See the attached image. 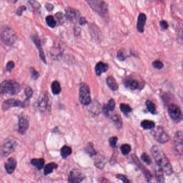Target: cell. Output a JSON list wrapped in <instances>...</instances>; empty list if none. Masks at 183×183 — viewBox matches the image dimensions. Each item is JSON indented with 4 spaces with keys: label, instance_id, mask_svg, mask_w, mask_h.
I'll return each mask as SVG.
<instances>
[{
    "label": "cell",
    "instance_id": "obj_34",
    "mask_svg": "<svg viewBox=\"0 0 183 183\" xmlns=\"http://www.w3.org/2000/svg\"><path fill=\"white\" fill-rule=\"evenodd\" d=\"M85 150L86 152L88 154H89L91 156H94L97 154L96 151L94 150V148L93 144L92 143H91V142H89L88 144L87 147L85 148Z\"/></svg>",
    "mask_w": 183,
    "mask_h": 183
},
{
    "label": "cell",
    "instance_id": "obj_35",
    "mask_svg": "<svg viewBox=\"0 0 183 183\" xmlns=\"http://www.w3.org/2000/svg\"><path fill=\"white\" fill-rule=\"evenodd\" d=\"M95 165L97 168L103 169L105 165V159L103 156H98L95 160Z\"/></svg>",
    "mask_w": 183,
    "mask_h": 183
},
{
    "label": "cell",
    "instance_id": "obj_26",
    "mask_svg": "<svg viewBox=\"0 0 183 183\" xmlns=\"http://www.w3.org/2000/svg\"><path fill=\"white\" fill-rule=\"evenodd\" d=\"M141 126L145 130H152L155 126L154 121L149 120H144L141 123Z\"/></svg>",
    "mask_w": 183,
    "mask_h": 183
},
{
    "label": "cell",
    "instance_id": "obj_45",
    "mask_svg": "<svg viewBox=\"0 0 183 183\" xmlns=\"http://www.w3.org/2000/svg\"><path fill=\"white\" fill-rule=\"evenodd\" d=\"M117 141H118V138L116 136H112L111 138H109V145L112 147H115Z\"/></svg>",
    "mask_w": 183,
    "mask_h": 183
},
{
    "label": "cell",
    "instance_id": "obj_46",
    "mask_svg": "<svg viewBox=\"0 0 183 183\" xmlns=\"http://www.w3.org/2000/svg\"><path fill=\"white\" fill-rule=\"evenodd\" d=\"M15 67V64L13 61H9L8 62V64H7L6 66V69L8 72H12V70L13 69V68Z\"/></svg>",
    "mask_w": 183,
    "mask_h": 183
},
{
    "label": "cell",
    "instance_id": "obj_49",
    "mask_svg": "<svg viewBox=\"0 0 183 183\" xmlns=\"http://www.w3.org/2000/svg\"><path fill=\"white\" fill-rule=\"evenodd\" d=\"M45 7L46 8V9H47V10H48V11H49V12H51L52 10H53V8H54L53 4L49 3H46Z\"/></svg>",
    "mask_w": 183,
    "mask_h": 183
},
{
    "label": "cell",
    "instance_id": "obj_41",
    "mask_svg": "<svg viewBox=\"0 0 183 183\" xmlns=\"http://www.w3.org/2000/svg\"><path fill=\"white\" fill-rule=\"evenodd\" d=\"M24 93L25 96L27 97V99H29L32 96L33 90L30 87H27L25 89Z\"/></svg>",
    "mask_w": 183,
    "mask_h": 183
},
{
    "label": "cell",
    "instance_id": "obj_24",
    "mask_svg": "<svg viewBox=\"0 0 183 183\" xmlns=\"http://www.w3.org/2000/svg\"><path fill=\"white\" fill-rule=\"evenodd\" d=\"M58 168V165L55 163H49L47 165H46L44 168V175H48L52 173L53 170Z\"/></svg>",
    "mask_w": 183,
    "mask_h": 183
},
{
    "label": "cell",
    "instance_id": "obj_13",
    "mask_svg": "<svg viewBox=\"0 0 183 183\" xmlns=\"http://www.w3.org/2000/svg\"><path fill=\"white\" fill-rule=\"evenodd\" d=\"M174 142L176 151L181 154L183 151V133L181 131H178L175 133Z\"/></svg>",
    "mask_w": 183,
    "mask_h": 183
},
{
    "label": "cell",
    "instance_id": "obj_23",
    "mask_svg": "<svg viewBox=\"0 0 183 183\" xmlns=\"http://www.w3.org/2000/svg\"><path fill=\"white\" fill-rule=\"evenodd\" d=\"M31 164L35 166L38 170H41L43 169L45 165V160L43 158L33 159L31 160Z\"/></svg>",
    "mask_w": 183,
    "mask_h": 183
},
{
    "label": "cell",
    "instance_id": "obj_28",
    "mask_svg": "<svg viewBox=\"0 0 183 183\" xmlns=\"http://www.w3.org/2000/svg\"><path fill=\"white\" fill-rule=\"evenodd\" d=\"M112 120L113 121L114 125L118 129H121L123 126V121L120 115L114 114L112 117Z\"/></svg>",
    "mask_w": 183,
    "mask_h": 183
},
{
    "label": "cell",
    "instance_id": "obj_43",
    "mask_svg": "<svg viewBox=\"0 0 183 183\" xmlns=\"http://www.w3.org/2000/svg\"><path fill=\"white\" fill-rule=\"evenodd\" d=\"M116 177H117V178L121 180L124 183H130V181H129V179L127 178L126 175L118 174L117 175H116Z\"/></svg>",
    "mask_w": 183,
    "mask_h": 183
},
{
    "label": "cell",
    "instance_id": "obj_3",
    "mask_svg": "<svg viewBox=\"0 0 183 183\" xmlns=\"http://www.w3.org/2000/svg\"><path fill=\"white\" fill-rule=\"evenodd\" d=\"M21 85L13 80L4 81L0 84V93L2 94L15 95L21 91Z\"/></svg>",
    "mask_w": 183,
    "mask_h": 183
},
{
    "label": "cell",
    "instance_id": "obj_51",
    "mask_svg": "<svg viewBox=\"0 0 183 183\" xmlns=\"http://www.w3.org/2000/svg\"><path fill=\"white\" fill-rule=\"evenodd\" d=\"M102 183H109V181H108L107 179H104L103 180Z\"/></svg>",
    "mask_w": 183,
    "mask_h": 183
},
{
    "label": "cell",
    "instance_id": "obj_8",
    "mask_svg": "<svg viewBox=\"0 0 183 183\" xmlns=\"http://www.w3.org/2000/svg\"><path fill=\"white\" fill-rule=\"evenodd\" d=\"M29 99H27L23 102L15 99H9L3 102L2 104V109L4 111H6L13 107L25 108L29 105Z\"/></svg>",
    "mask_w": 183,
    "mask_h": 183
},
{
    "label": "cell",
    "instance_id": "obj_5",
    "mask_svg": "<svg viewBox=\"0 0 183 183\" xmlns=\"http://www.w3.org/2000/svg\"><path fill=\"white\" fill-rule=\"evenodd\" d=\"M17 142L15 140L8 138L0 145V157H6L13 153L17 147Z\"/></svg>",
    "mask_w": 183,
    "mask_h": 183
},
{
    "label": "cell",
    "instance_id": "obj_1",
    "mask_svg": "<svg viewBox=\"0 0 183 183\" xmlns=\"http://www.w3.org/2000/svg\"><path fill=\"white\" fill-rule=\"evenodd\" d=\"M151 153L156 165L162 169L166 175H171L173 173L172 166L160 147L159 145H154L151 148Z\"/></svg>",
    "mask_w": 183,
    "mask_h": 183
},
{
    "label": "cell",
    "instance_id": "obj_25",
    "mask_svg": "<svg viewBox=\"0 0 183 183\" xmlns=\"http://www.w3.org/2000/svg\"><path fill=\"white\" fill-rule=\"evenodd\" d=\"M130 57L127 50L125 48H121L118 51L117 58L120 61H125L128 57Z\"/></svg>",
    "mask_w": 183,
    "mask_h": 183
},
{
    "label": "cell",
    "instance_id": "obj_20",
    "mask_svg": "<svg viewBox=\"0 0 183 183\" xmlns=\"http://www.w3.org/2000/svg\"><path fill=\"white\" fill-rule=\"evenodd\" d=\"M106 83L109 89L113 91H116L119 89V84L112 76H108L106 79Z\"/></svg>",
    "mask_w": 183,
    "mask_h": 183
},
{
    "label": "cell",
    "instance_id": "obj_47",
    "mask_svg": "<svg viewBox=\"0 0 183 183\" xmlns=\"http://www.w3.org/2000/svg\"><path fill=\"white\" fill-rule=\"evenodd\" d=\"M27 10V8H26L25 6H21V7H19V8H18L17 12H16V13L18 16H21L22 14L23 13V12L25 10Z\"/></svg>",
    "mask_w": 183,
    "mask_h": 183
},
{
    "label": "cell",
    "instance_id": "obj_38",
    "mask_svg": "<svg viewBox=\"0 0 183 183\" xmlns=\"http://www.w3.org/2000/svg\"><path fill=\"white\" fill-rule=\"evenodd\" d=\"M152 65L154 68H156L157 69H162L164 67V64L161 61L159 60H156L154 61L153 63H152Z\"/></svg>",
    "mask_w": 183,
    "mask_h": 183
},
{
    "label": "cell",
    "instance_id": "obj_6",
    "mask_svg": "<svg viewBox=\"0 0 183 183\" xmlns=\"http://www.w3.org/2000/svg\"><path fill=\"white\" fill-rule=\"evenodd\" d=\"M79 100L83 105H89L91 103L90 90L88 84L82 83L79 89Z\"/></svg>",
    "mask_w": 183,
    "mask_h": 183
},
{
    "label": "cell",
    "instance_id": "obj_21",
    "mask_svg": "<svg viewBox=\"0 0 183 183\" xmlns=\"http://www.w3.org/2000/svg\"><path fill=\"white\" fill-rule=\"evenodd\" d=\"M125 87L130 89V90L134 91L139 89V83L136 79H127L124 82Z\"/></svg>",
    "mask_w": 183,
    "mask_h": 183
},
{
    "label": "cell",
    "instance_id": "obj_10",
    "mask_svg": "<svg viewBox=\"0 0 183 183\" xmlns=\"http://www.w3.org/2000/svg\"><path fill=\"white\" fill-rule=\"evenodd\" d=\"M168 112L169 115L173 120L179 121L181 120L182 117L181 110L177 105L170 104L168 106Z\"/></svg>",
    "mask_w": 183,
    "mask_h": 183
},
{
    "label": "cell",
    "instance_id": "obj_29",
    "mask_svg": "<svg viewBox=\"0 0 183 183\" xmlns=\"http://www.w3.org/2000/svg\"><path fill=\"white\" fill-rule=\"evenodd\" d=\"M145 105L147 108L148 110L149 111L150 113H152L153 114H156V105L154 104V102H152L150 99H148L145 102Z\"/></svg>",
    "mask_w": 183,
    "mask_h": 183
},
{
    "label": "cell",
    "instance_id": "obj_7",
    "mask_svg": "<svg viewBox=\"0 0 183 183\" xmlns=\"http://www.w3.org/2000/svg\"><path fill=\"white\" fill-rule=\"evenodd\" d=\"M151 133L156 141L160 144H165L170 140V136L164 131L162 127H155L152 129Z\"/></svg>",
    "mask_w": 183,
    "mask_h": 183
},
{
    "label": "cell",
    "instance_id": "obj_36",
    "mask_svg": "<svg viewBox=\"0 0 183 183\" xmlns=\"http://www.w3.org/2000/svg\"><path fill=\"white\" fill-rule=\"evenodd\" d=\"M120 150L123 155H126L131 151V147L130 145L124 144L121 146Z\"/></svg>",
    "mask_w": 183,
    "mask_h": 183
},
{
    "label": "cell",
    "instance_id": "obj_32",
    "mask_svg": "<svg viewBox=\"0 0 183 183\" xmlns=\"http://www.w3.org/2000/svg\"><path fill=\"white\" fill-rule=\"evenodd\" d=\"M46 21L47 24L51 28H54L57 25V21L52 16H47L46 18Z\"/></svg>",
    "mask_w": 183,
    "mask_h": 183
},
{
    "label": "cell",
    "instance_id": "obj_31",
    "mask_svg": "<svg viewBox=\"0 0 183 183\" xmlns=\"http://www.w3.org/2000/svg\"><path fill=\"white\" fill-rule=\"evenodd\" d=\"M120 109L125 115H127L129 113L132 111V108L129 104L121 103L120 104Z\"/></svg>",
    "mask_w": 183,
    "mask_h": 183
},
{
    "label": "cell",
    "instance_id": "obj_44",
    "mask_svg": "<svg viewBox=\"0 0 183 183\" xmlns=\"http://www.w3.org/2000/svg\"><path fill=\"white\" fill-rule=\"evenodd\" d=\"M28 2L30 3V4L32 6V8H33L34 10H39L40 8V4L37 1H28Z\"/></svg>",
    "mask_w": 183,
    "mask_h": 183
},
{
    "label": "cell",
    "instance_id": "obj_16",
    "mask_svg": "<svg viewBox=\"0 0 183 183\" xmlns=\"http://www.w3.org/2000/svg\"><path fill=\"white\" fill-rule=\"evenodd\" d=\"M17 161L13 157H10L4 163V168L8 174H12L17 167Z\"/></svg>",
    "mask_w": 183,
    "mask_h": 183
},
{
    "label": "cell",
    "instance_id": "obj_15",
    "mask_svg": "<svg viewBox=\"0 0 183 183\" xmlns=\"http://www.w3.org/2000/svg\"><path fill=\"white\" fill-rule=\"evenodd\" d=\"M79 16V13L78 10L74 8L68 7L66 10V17L73 23H75L77 21Z\"/></svg>",
    "mask_w": 183,
    "mask_h": 183
},
{
    "label": "cell",
    "instance_id": "obj_9",
    "mask_svg": "<svg viewBox=\"0 0 183 183\" xmlns=\"http://www.w3.org/2000/svg\"><path fill=\"white\" fill-rule=\"evenodd\" d=\"M38 109L41 112L48 111L51 109V104L49 103L48 94L44 92L40 94L38 100Z\"/></svg>",
    "mask_w": 183,
    "mask_h": 183
},
{
    "label": "cell",
    "instance_id": "obj_50",
    "mask_svg": "<svg viewBox=\"0 0 183 183\" xmlns=\"http://www.w3.org/2000/svg\"><path fill=\"white\" fill-rule=\"evenodd\" d=\"M80 31H81V30H80V28H76L75 30H74V32H75V35H78V32H79V33H80Z\"/></svg>",
    "mask_w": 183,
    "mask_h": 183
},
{
    "label": "cell",
    "instance_id": "obj_33",
    "mask_svg": "<svg viewBox=\"0 0 183 183\" xmlns=\"http://www.w3.org/2000/svg\"><path fill=\"white\" fill-rule=\"evenodd\" d=\"M100 104H99V103H94V104H92L89 111L94 114H98V113L100 112Z\"/></svg>",
    "mask_w": 183,
    "mask_h": 183
},
{
    "label": "cell",
    "instance_id": "obj_18",
    "mask_svg": "<svg viewBox=\"0 0 183 183\" xmlns=\"http://www.w3.org/2000/svg\"><path fill=\"white\" fill-rule=\"evenodd\" d=\"M115 106V101L113 99H110L108 104H104L102 108V111L105 117H108L109 116V112H113L114 111Z\"/></svg>",
    "mask_w": 183,
    "mask_h": 183
},
{
    "label": "cell",
    "instance_id": "obj_48",
    "mask_svg": "<svg viewBox=\"0 0 183 183\" xmlns=\"http://www.w3.org/2000/svg\"><path fill=\"white\" fill-rule=\"evenodd\" d=\"M88 23V21H87L86 18L84 17H81L79 18V24L81 25H84Z\"/></svg>",
    "mask_w": 183,
    "mask_h": 183
},
{
    "label": "cell",
    "instance_id": "obj_2",
    "mask_svg": "<svg viewBox=\"0 0 183 183\" xmlns=\"http://www.w3.org/2000/svg\"><path fill=\"white\" fill-rule=\"evenodd\" d=\"M87 2L92 9L103 19L106 20L109 18V9L106 2L100 0H89Z\"/></svg>",
    "mask_w": 183,
    "mask_h": 183
},
{
    "label": "cell",
    "instance_id": "obj_42",
    "mask_svg": "<svg viewBox=\"0 0 183 183\" xmlns=\"http://www.w3.org/2000/svg\"><path fill=\"white\" fill-rule=\"evenodd\" d=\"M160 25L161 30L162 31L166 30L169 27V25L167 22V21H165V20L160 21Z\"/></svg>",
    "mask_w": 183,
    "mask_h": 183
},
{
    "label": "cell",
    "instance_id": "obj_19",
    "mask_svg": "<svg viewBox=\"0 0 183 183\" xmlns=\"http://www.w3.org/2000/svg\"><path fill=\"white\" fill-rule=\"evenodd\" d=\"M109 65L107 64L99 61L97 63L95 66V73L97 76H100L103 73L107 72L109 69Z\"/></svg>",
    "mask_w": 183,
    "mask_h": 183
},
{
    "label": "cell",
    "instance_id": "obj_11",
    "mask_svg": "<svg viewBox=\"0 0 183 183\" xmlns=\"http://www.w3.org/2000/svg\"><path fill=\"white\" fill-rule=\"evenodd\" d=\"M85 176L78 169H73L68 176V183H81L84 179Z\"/></svg>",
    "mask_w": 183,
    "mask_h": 183
},
{
    "label": "cell",
    "instance_id": "obj_30",
    "mask_svg": "<svg viewBox=\"0 0 183 183\" xmlns=\"http://www.w3.org/2000/svg\"><path fill=\"white\" fill-rule=\"evenodd\" d=\"M72 153L71 148L67 145H64L61 149V155L63 157V159H66L67 157L71 155Z\"/></svg>",
    "mask_w": 183,
    "mask_h": 183
},
{
    "label": "cell",
    "instance_id": "obj_37",
    "mask_svg": "<svg viewBox=\"0 0 183 183\" xmlns=\"http://www.w3.org/2000/svg\"><path fill=\"white\" fill-rule=\"evenodd\" d=\"M55 16L57 18V21H58V23L60 24H64L65 21H66V16H64L62 13H58L55 15Z\"/></svg>",
    "mask_w": 183,
    "mask_h": 183
},
{
    "label": "cell",
    "instance_id": "obj_14",
    "mask_svg": "<svg viewBox=\"0 0 183 183\" xmlns=\"http://www.w3.org/2000/svg\"><path fill=\"white\" fill-rule=\"evenodd\" d=\"M31 38H32L33 42H34V44L36 45L37 48H38V51H39L40 58L42 59V60L43 61V63L46 64L47 63H46V60L45 55L43 53V49L42 48V43L40 42L39 38L38 37V36L37 34L32 35L31 36Z\"/></svg>",
    "mask_w": 183,
    "mask_h": 183
},
{
    "label": "cell",
    "instance_id": "obj_4",
    "mask_svg": "<svg viewBox=\"0 0 183 183\" xmlns=\"http://www.w3.org/2000/svg\"><path fill=\"white\" fill-rule=\"evenodd\" d=\"M0 37L2 42L8 46L13 45L17 38L15 31L9 27H4L2 28Z\"/></svg>",
    "mask_w": 183,
    "mask_h": 183
},
{
    "label": "cell",
    "instance_id": "obj_27",
    "mask_svg": "<svg viewBox=\"0 0 183 183\" xmlns=\"http://www.w3.org/2000/svg\"><path fill=\"white\" fill-rule=\"evenodd\" d=\"M51 89L53 94L57 95L61 91V87L60 84L57 81H55L52 83L51 85Z\"/></svg>",
    "mask_w": 183,
    "mask_h": 183
},
{
    "label": "cell",
    "instance_id": "obj_22",
    "mask_svg": "<svg viewBox=\"0 0 183 183\" xmlns=\"http://www.w3.org/2000/svg\"><path fill=\"white\" fill-rule=\"evenodd\" d=\"M155 175L157 183H164V172L162 169L156 164L155 166Z\"/></svg>",
    "mask_w": 183,
    "mask_h": 183
},
{
    "label": "cell",
    "instance_id": "obj_40",
    "mask_svg": "<svg viewBox=\"0 0 183 183\" xmlns=\"http://www.w3.org/2000/svg\"><path fill=\"white\" fill-rule=\"evenodd\" d=\"M30 71L31 76L32 79H37L39 78V75L38 72L33 67H30Z\"/></svg>",
    "mask_w": 183,
    "mask_h": 183
},
{
    "label": "cell",
    "instance_id": "obj_39",
    "mask_svg": "<svg viewBox=\"0 0 183 183\" xmlns=\"http://www.w3.org/2000/svg\"><path fill=\"white\" fill-rule=\"evenodd\" d=\"M141 158L142 160H143L144 162H145L146 164H147L148 165H150L151 164V159L150 158V157L148 156L147 154L145 153H143L142 154Z\"/></svg>",
    "mask_w": 183,
    "mask_h": 183
},
{
    "label": "cell",
    "instance_id": "obj_12",
    "mask_svg": "<svg viewBox=\"0 0 183 183\" xmlns=\"http://www.w3.org/2000/svg\"><path fill=\"white\" fill-rule=\"evenodd\" d=\"M29 128V122L27 118H25L23 115L19 117L18 121V132L21 135H24L27 132V130Z\"/></svg>",
    "mask_w": 183,
    "mask_h": 183
},
{
    "label": "cell",
    "instance_id": "obj_17",
    "mask_svg": "<svg viewBox=\"0 0 183 183\" xmlns=\"http://www.w3.org/2000/svg\"><path fill=\"white\" fill-rule=\"evenodd\" d=\"M147 21V16L144 13H140L138 16L136 28L138 32L143 33L145 31V26Z\"/></svg>",
    "mask_w": 183,
    "mask_h": 183
}]
</instances>
